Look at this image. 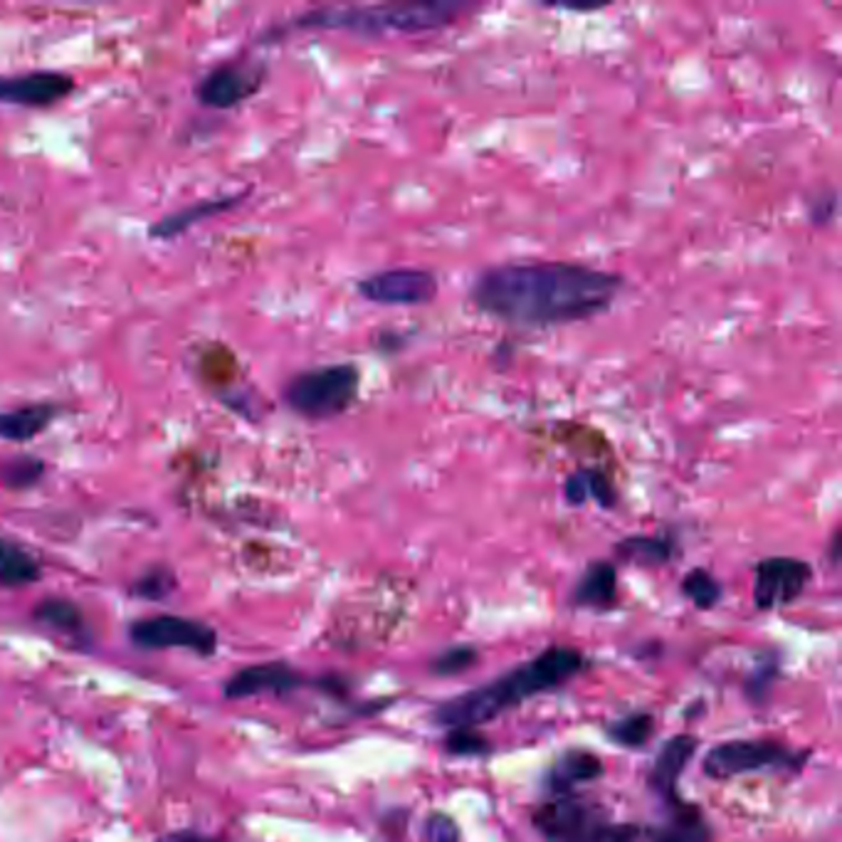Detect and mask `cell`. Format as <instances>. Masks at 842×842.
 <instances>
[{
  "instance_id": "obj_1",
  "label": "cell",
  "mask_w": 842,
  "mask_h": 842,
  "mask_svg": "<svg viewBox=\"0 0 842 842\" xmlns=\"http://www.w3.org/2000/svg\"><path fill=\"white\" fill-rule=\"evenodd\" d=\"M623 290V274L581 262H504L478 274L470 302L480 314L507 327L551 329L605 314Z\"/></svg>"
},
{
  "instance_id": "obj_2",
  "label": "cell",
  "mask_w": 842,
  "mask_h": 842,
  "mask_svg": "<svg viewBox=\"0 0 842 842\" xmlns=\"http://www.w3.org/2000/svg\"><path fill=\"white\" fill-rule=\"evenodd\" d=\"M583 668V655L571 648H551L534 662L522 664L494 684L480 686L468 694H460L455 700L438 706L435 722L448 726H478L500 716L507 709L529 700L539 692H547L551 686H559L573 678Z\"/></svg>"
},
{
  "instance_id": "obj_3",
  "label": "cell",
  "mask_w": 842,
  "mask_h": 842,
  "mask_svg": "<svg viewBox=\"0 0 842 842\" xmlns=\"http://www.w3.org/2000/svg\"><path fill=\"white\" fill-rule=\"evenodd\" d=\"M480 10L470 3H379V6H329L297 16L294 30H337L359 38L425 36L460 23Z\"/></svg>"
},
{
  "instance_id": "obj_4",
  "label": "cell",
  "mask_w": 842,
  "mask_h": 842,
  "mask_svg": "<svg viewBox=\"0 0 842 842\" xmlns=\"http://www.w3.org/2000/svg\"><path fill=\"white\" fill-rule=\"evenodd\" d=\"M361 369L357 363H329L297 373L284 385V405L304 420H331L357 405Z\"/></svg>"
},
{
  "instance_id": "obj_5",
  "label": "cell",
  "mask_w": 842,
  "mask_h": 842,
  "mask_svg": "<svg viewBox=\"0 0 842 842\" xmlns=\"http://www.w3.org/2000/svg\"><path fill=\"white\" fill-rule=\"evenodd\" d=\"M534 825L547 842H640L642 835L635 825L611 823L601 805L571 795L541 805Z\"/></svg>"
},
{
  "instance_id": "obj_6",
  "label": "cell",
  "mask_w": 842,
  "mask_h": 842,
  "mask_svg": "<svg viewBox=\"0 0 842 842\" xmlns=\"http://www.w3.org/2000/svg\"><path fill=\"white\" fill-rule=\"evenodd\" d=\"M357 292L379 307H425L438 299L440 282L430 270L393 268L361 277Z\"/></svg>"
},
{
  "instance_id": "obj_7",
  "label": "cell",
  "mask_w": 842,
  "mask_h": 842,
  "mask_svg": "<svg viewBox=\"0 0 842 842\" xmlns=\"http://www.w3.org/2000/svg\"><path fill=\"white\" fill-rule=\"evenodd\" d=\"M801 766V756L773 741H729L714 746L704 759V773L712 779H734L761 769Z\"/></svg>"
},
{
  "instance_id": "obj_8",
  "label": "cell",
  "mask_w": 842,
  "mask_h": 842,
  "mask_svg": "<svg viewBox=\"0 0 842 842\" xmlns=\"http://www.w3.org/2000/svg\"><path fill=\"white\" fill-rule=\"evenodd\" d=\"M811 579L813 569L808 561L791 557L763 559L756 567V581H753V603L761 611L791 605L805 591Z\"/></svg>"
},
{
  "instance_id": "obj_9",
  "label": "cell",
  "mask_w": 842,
  "mask_h": 842,
  "mask_svg": "<svg viewBox=\"0 0 842 842\" xmlns=\"http://www.w3.org/2000/svg\"><path fill=\"white\" fill-rule=\"evenodd\" d=\"M264 82V68L250 62H225L210 70L196 87V99L208 109H232L245 102Z\"/></svg>"
},
{
  "instance_id": "obj_10",
  "label": "cell",
  "mask_w": 842,
  "mask_h": 842,
  "mask_svg": "<svg viewBox=\"0 0 842 842\" xmlns=\"http://www.w3.org/2000/svg\"><path fill=\"white\" fill-rule=\"evenodd\" d=\"M131 638H134V642L141 648H186L198 652V655H210L218 645L215 633L208 625L176 615L139 620V623L131 628Z\"/></svg>"
},
{
  "instance_id": "obj_11",
  "label": "cell",
  "mask_w": 842,
  "mask_h": 842,
  "mask_svg": "<svg viewBox=\"0 0 842 842\" xmlns=\"http://www.w3.org/2000/svg\"><path fill=\"white\" fill-rule=\"evenodd\" d=\"M74 80L64 72H26L0 77V104L42 109L68 99Z\"/></svg>"
},
{
  "instance_id": "obj_12",
  "label": "cell",
  "mask_w": 842,
  "mask_h": 842,
  "mask_svg": "<svg viewBox=\"0 0 842 842\" xmlns=\"http://www.w3.org/2000/svg\"><path fill=\"white\" fill-rule=\"evenodd\" d=\"M238 203H242V196L240 193L220 196V198H206V201L191 203V206H186L181 210H176V213H171V215L157 220V223L151 225L149 235L153 240H173V238H179L181 232L191 230L193 225L203 223V220H208V218H215L220 213H228V210H232Z\"/></svg>"
},
{
  "instance_id": "obj_13",
  "label": "cell",
  "mask_w": 842,
  "mask_h": 842,
  "mask_svg": "<svg viewBox=\"0 0 842 842\" xmlns=\"http://www.w3.org/2000/svg\"><path fill=\"white\" fill-rule=\"evenodd\" d=\"M299 684V674L292 672L287 664L272 662V664H258V668H245L238 674H232L225 694L232 700L240 696H252L260 692H287Z\"/></svg>"
},
{
  "instance_id": "obj_14",
  "label": "cell",
  "mask_w": 842,
  "mask_h": 842,
  "mask_svg": "<svg viewBox=\"0 0 842 842\" xmlns=\"http://www.w3.org/2000/svg\"><path fill=\"white\" fill-rule=\"evenodd\" d=\"M60 415L54 403H30L0 413V440L8 442H30L46 433L52 420Z\"/></svg>"
},
{
  "instance_id": "obj_15",
  "label": "cell",
  "mask_w": 842,
  "mask_h": 842,
  "mask_svg": "<svg viewBox=\"0 0 842 842\" xmlns=\"http://www.w3.org/2000/svg\"><path fill=\"white\" fill-rule=\"evenodd\" d=\"M694 751H696L694 736L682 734V736L670 739L658 753L655 766H652V773H650L652 789H655L660 795L670 798V801H678V798H674V785H678L680 773L684 771L686 761L694 756Z\"/></svg>"
},
{
  "instance_id": "obj_16",
  "label": "cell",
  "mask_w": 842,
  "mask_h": 842,
  "mask_svg": "<svg viewBox=\"0 0 842 842\" xmlns=\"http://www.w3.org/2000/svg\"><path fill=\"white\" fill-rule=\"evenodd\" d=\"M603 773V763L598 761L593 753L585 751H569L553 763V769L549 773V785L551 791L557 793H569L573 785L593 781L598 775Z\"/></svg>"
},
{
  "instance_id": "obj_17",
  "label": "cell",
  "mask_w": 842,
  "mask_h": 842,
  "mask_svg": "<svg viewBox=\"0 0 842 842\" xmlns=\"http://www.w3.org/2000/svg\"><path fill=\"white\" fill-rule=\"evenodd\" d=\"M615 589H618V575H615L613 563L595 561L581 575L573 598H575V603H581V605L605 608L615 601Z\"/></svg>"
},
{
  "instance_id": "obj_18",
  "label": "cell",
  "mask_w": 842,
  "mask_h": 842,
  "mask_svg": "<svg viewBox=\"0 0 842 842\" xmlns=\"http://www.w3.org/2000/svg\"><path fill=\"white\" fill-rule=\"evenodd\" d=\"M672 541L664 537H628L615 547L620 559L642 563V567H660L672 559Z\"/></svg>"
},
{
  "instance_id": "obj_19",
  "label": "cell",
  "mask_w": 842,
  "mask_h": 842,
  "mask_svg": "<svg viewBox=\"0 0 842 842\" xmlns=\"http://www.w3.org/2000/svg\"><path fill=\"white\" fill-rule=\"evenodd\" d=\"M655 842H712V833L704 818L694 811V808H680V815L672 820L658 835Z\"/></svg>"
},
{
  "instance_id": "obj_20",
  "label": "cell",
  "mask_w": 842,
  "mask_h": 842,
  "mask_svg": "<svg viewBox=\"0 0 842 842\" xmlns=\"http://www.w3.org/2000/svg\"><path fill=\"white\" fill-rule=\"evenodd\" d=\"M36 618L50 628L64 630V633H80L84 628L82 613L70 601H60V598H50V601L40 603Z\"/></svg>"
},
{
  "instance_id": "obj_21",
  "label": "cell",
  "mask_w": 842,
  "mask_h": 842,
  "mask_svg": "<svg viewBox=\"0 0 842 842\" xmlns=\"http://www.w3.org/2000/svg\"><path fill=\"white\" fill-rule=\"evenodd\" d=\"M40 579V567L32 561L26 551L8 549L0 559V583L6 585H23Z\"/></svg>"
},
{
  "instance_id": "obj_22",
  "label": "cell",
  "mask_w": 842,
  "mask_h": 842,
  "mask_svg": "<svg viewBox=\"0 0 842 842\" xmlns=\"http://www.w3.org/2000/svg\"><path fill=\"white\" fill-rule=\"evenodd\" d=\"M682 591L686 598H692L696 608H712L722 598V585L704 569H694L684 575Z\"/></svg>"
},
{
  "instance_id": "obj_23",
  "label": "cell",
  "mask_w": 842,
  "mask_h": 842,
  "mask_svg": "<svg viewBox=\"0 0 842 842\" xmlns=\"http://www.w3.org/2000/svg\"><path fill=\"white\" fill-rule=\"evenodd\" d=\"M652 729H655V724H652L650 714H633L608 726V734H611L618 744L635 749L645 744V741L652 736Z\"/></svg>"
},
{
  "instance_id": "obj_24",
  "label": "cell",
  "mask_w": 842,
  "mask_h": 842,
  "mask_svg": "<svg viewBox=\"0 0 842 842\" xmlns=\"http://www.w3.org/2000/svg\"><path fill=\"white\" fill-rule=\"evenodd\" d=\"M46 474V462L38 458H20L3 468V482L10 490H30Z\"/></svg>"
},
{
  "instance_id": "obj_25",
  "label": "cell",
  "mask_w": 842,
  "mask_h": 842,
  "mask_svg": "<svg viewBox=\"0 0 842 842\" xmlns=\"http://www.w3.org/2000/svg\"><path fill=\"white\" fill-rule=\"evenodd\" d=\"M448 749L455 756H482V753L490 751V741L470 726H460L448 736Z\"/></svg>"
},
{
  "instance_id": "obj_26",
  "label": "cell",
  "mask_w": 842,
  "mask_h": 842,
  "mask_svg": "<svg viewBox=\"0 0 842 842\" xmlns=\"http://www.w3.org/2000/svg\"><path fill=\"white\" fill-rule=\"evenodd\" d=\"M173 585H176V581H173L171 571L153 569L147 575H141V581L137 583V591L143 598H153V601H159V598H166L173 591Z\"/></svg>"
},
{
  "instance_id": "obj_27",
  "label": "cell",
  "mask_w": 842,
  "mask_h": 842,
  "mask_svg": "<svg viewBox=\"0 0 842 842\" xmlns=\"http://www.w3.org/2000/svg\"><path fill=\"white\" fill-rule=\"evenodd\" d=\"M474 660H478V652H474L472 648H455V650H448L445 655H440L433 668L438 674H458L462 670L472 668Z\"/></svg>"
},
{
  "instance_id": "obj_28",
  "label": "cell",
  "mask_w": 842,
  "mask_h": 842,
  "mask_svg": "<svg viewBox=\"0 0 842 842\" xmlns=\"http://www.w3.org/2000/svg\"><path fill=\"white\" fill-rule=\"evenodd\" d=\"M428 842H460V830L450 815L433 813L425 823Z\"/></svg>"
},
{
  "instance_id": "obj_29",
  "label": "cell",
  "mask_w": 842,
  "mask_h": 842,
  "mask_svg": "<svg viewBox=\"0 0 842 842\" xmlns=\"http://www.w3.org/2000/svg\"><path fill=\"white\" fill-rule=\"evenodd\" d=\"M589 490H591V500H595L601 507L613 509L618 504V492L605 472L589 470Z\"/></svg>"
},
{
  "instance_id": "obj_30",
  "label": "cell",
  "mask_w": 842,
  "mask_h": 842,
  "mask_svg": "<svg viewBox=\"0 0 842 842\" xmlns=\"http://www.w3.org/2000/svg\"><path fill=\"white\" fill-rule=\"evenodd\" d=\"M808 213H811V220L815 225H830L838 215V193L830 191V193L813 198Z\"/></svg>"
},
{
  "instance_id": "obj_31",
  "label": "cell",
  "mask_w": 842,
  "mask_h": 842,
  "mask_svg": "<svg viewBox=\"0 0 842 842\" xmlns=\"http://www.w3.org/2000/svg\"><path fill=\"white\" fill-rule=\"evenodd\" d=\"M161 842H213V840H208L198 833H176V835L163 838Z\"/></svg>"
},
{
  "instance_id": "obj_32",
  "label": "cell",
  "mask_w": 842,
  "mask_h": 842,
  "mask_svg": "<svg viewBox=\"0 0 842 842\" xmlns=\"http://www.w3.org/2000/svg\"><path fill=\"white\" fill-rule=\"evenodd\" d=\"M840 531H835V537H833V547H830V557H833V561H838V557H840Z\"/></svg>"
},
{
  "instance_id": "obj_33",
  "label": "cell",
  "mask_w": 842,
  "mask_h": 842,
  "mask_svg": "<svg viewBox=\"0 0 842 842\" xmlns=\"http://www.w3.org/2000/svg\"><path fill=\"white\" fill-rule=\"evenodd\" d=\"M6 551H8V547L3 544V541H0V559H3V553H6Z\"/></svg>"
}]
</instances>
